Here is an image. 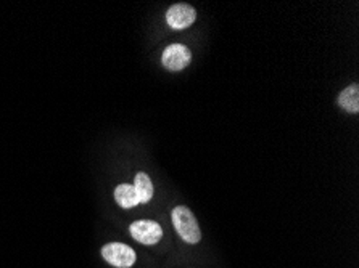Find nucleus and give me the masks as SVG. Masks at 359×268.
Wrapping results in <instances>:
<instances>
[{
  "instance_id": "obj_1",
  "label": "nucleus",
  "mask_w": 359,
  "mask_h": 268,
  "mask_svg": "<svg viewBox=\"0 0 359 268\" xmlns=\"http://www.w3.org/2000/svg\"><path fill=\"white\" fill-rule=\"evenodd\" d=\"M171 217L174 228H176L179 237H181L184 241L189 244H197L200 241L201 232L197 218L192 214V211L187 209L186 206H177L174 207Z\"/></svg>"
},
{
  "instance_id": "obj_2",
  "label": "nucleus",
  "mask_w": 359,
  "mask_h": 268,
  "mask_svg": "<svg viewBox=\"0 0 359 268\" xmlns=\"http://www.w3.org/2000/svg\"><path fill=\"white\" fill-rule=\"evenodd\" d=\"M102 255L108 264L118 268H129L134 265L135 253L133 248L123 243H110L102 248Z\"/></svg>"
},
{
  "instance_id": "obj_3",
  "label": "nucleus",
  "mask_w": 359,
  "mask_h": 268,
  "mask_svg": "<svg viewBox=\"0 0 359 268\" xmlns=\"http://www.w3.org/2000/svg\"><path fill=\"white\" fill-rule=\"evenodd\" d=\"M129 232L130 237H133L135 241L147 246L160 243V239L163 238L161 227L154 220H137L130 223Z\"/></svg>"
},
{
  "instance_id": "obj_4",
  "label": "nucleus",
  "mask_w": 359,
  "mask_h": 268,
  "mask_svg": "<svg viewBox=\"0 0 359 268\" xmlns=\"http://www.w3.org/2000/svg\"><path fill=\"white\" fill-rule=\"evenodd\" d=\"M163 64L170 71H182L192 59V53L182 43H172L163 52Z\"/></svg>"
},
{
  "instance_id": "obj_5",
  "label": "nucleus",
  "mask_w": 359,
  "mask_h": 268,
  "mask_svg": "<svg viewBox=\"0 0 359 268\" xmlns=\"http://www.w3.org/2000/svg\"><path fill=\"white\" fill-rule=\"evenodd\" d=\"M197 18L195 8L189 3H176L166 12V21L172 29H186Z\"/></svg>"
},
{
  "instance_id": "obj_6",
  "label": "nucleus",
  "mask_w": 359,
  "mask_h": 268,
  "mask_svg": "<svg viewBox=\"0 0 359 268\" xmlns=\"http://www.w3.org/2000/svg\"><path fill=\"white\" fill-rule=\"evenodd\" d=\"M115 199L119 206L123 207V209H130V207H135L139 202L137 198V193H135V190L133 185H118L116 190H115Z\"/></svg>"
},
{
  "instance_id": "obj_7",
  "label": "nucleus",
  "mask_w": 359,
  "mask_h": 268,
  "mask_svg": "<svg viewBox=\"0 0 359 268\" xmlns=\"http://www.w3.org/2000/svg\"><path fill=\"white\" fill-rule=\"evenodd\" d=\"M133 187L135 190V193H137L139 202H142V204H145V202H149L151 198H154V185H151V180L147 174L140 172L135 175Z\"/></svg>"
},
{
  "instance_id": "obj_8",
  "label": "nucleus",
  "mask_w": 359,
  "mask_h": 268,
  "mask_svg": "<svg viewBox=\"0 0 359 268\" xmlns=\"http://www.w3.org/2000/svg\"><path fill=\"white\" fill-rule=\"evenodd\" d=\"M339 105L348 113L359 111V87L353 84L341 92L339 97Z\"/></svg>"
}]
</instances>
